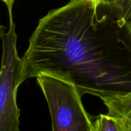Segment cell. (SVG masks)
Listing matches in <instances>:
<instances>
[{
  "instance_id": "obj_1",
  "label": "cell",
  "mask_w": 131,
  "mask_h": 131,
  "mask_svg": "<svg viewBox=\"0 0 131 131\" xmlns=\"http://www.w3.org/2000/svg\"><path fill=\"white\" fill-rule=\"evenodd\" d=\"M40 73L101 100L131 91V25L117 2L71 0L41 18L21 58L20 84Z\"/></svg>"
},
{
  "instance_id": "obj_2",
  "label": "cell",
  "mask_w": 131,
  "mask_h": 131,
  "mask_svg": "<svg viewBox=\"0 0 131 131\" xmlns=\"http://www.w3.org/2000/svg\"><path fill=\"white\" fill-rule=\"evenodd\" d=\"M35 78L49 107L52 130L93 131V117L85 111L74 83L48 73Z\"/></svg>"
},
{
  "instance_id": "obj_3",
  "label": "cell",
  "mask_w": 131,
  "mask_h": 131,
  "mask_svg": "<svg viewBox=\"0 0 131 131\" xmlns=\"http://www.w3.org/2000/svg\"><path fill=\"white\" fill-rule=\"evenodd\" d=\"M0 68V131H18L20 110L17 104V91L21 68V58L17 50V34L12 19L8 29L1 38Z\"/></svg>"
},
{
  "instance_id": "obj_4",
  "label": "cell",
  "mask_w": 131,
  "mask_h": 131,
  "mask_svg": "<svg viewBox=\"0 0 131 131\" xmlns=\"http://www.w3.org/2000/svg\"><path fill=\"white\" fill-rule=\"evenodd\" d=\"M107 109V114L119 118L126 131H131V91L101 100Z\"/></svg>"
},
{
  "instance_id": "obj_5",
  "label": "cell",
  "mask_w": 131,
  "mask_h": 131,
  "mask_svg": "<svg viewBox=\"0 0 131 131\" xmlns=\"http://www.w3.org/2000/svg\"><path fill=\"white\" fill-rule=\"evenodd\" d=\"M93 131H126L122 121L111 114H99L93 117Z\"/></svg>"
},
{
  "instance_id": "obj_6",
  "label": "cell",
  "mask_w": 131,
  "mask_h": 131,
  "mask_svg": "<svg viewBox=\"0 0 131 131\" xmlns=\"http://www.w3.org/2000/svg\"><path fill=\"white\" fill-rule=\"evenodd\" d=\"M116 2L121 6L125 18L131 25V0H119Z\"/></svg>"
},
{
  "instance_id": "obj_7",
  "label": "cell",
  "mask_w": 131,
  "mask_h": 131,
  "mask_svg": "<svg viewBox=\"0 0 131 131\" xmlns=\"http://www.w3.org/2000/svg\"><path fill=\"white\" fill-rule=\"evenodd\" d=\"M1 1H2L5 4L8 8L9 19H12V8H13V4H14L15 0H1Z\"/></svg>"
},
{
  "instance_id": "obj_8",
  "label": "cell",
  "mask_w": 131,
  "mask_h": 131,
  "mask_svg": "<svg viewBox=\"0 0 131 131\" xmlns=\"http://www.w3.org/2000/svg\"><path fill=\"white\" fill-rule=\"evenodd\" d=\"M0 19H1V18H0ZM5 26L1 23V21H0V38L2 37V35L5 33Z\"/></svg>"
},
{
  "instance_id": "obj_9",
  "label": "cell",
  "mask_w": 131,
  "mask_h": 131,
  "mask_svg": "<svg viewBox=\"0 0 131 131\" xmlns=\"http://www.w3.org/2000/svg\"><path fill=\"white\" fill-rule=\"evenodd\" d=\"M98 1H109V2H116V1H119V0H98Z\"/></svg>"
}]
</instances>
